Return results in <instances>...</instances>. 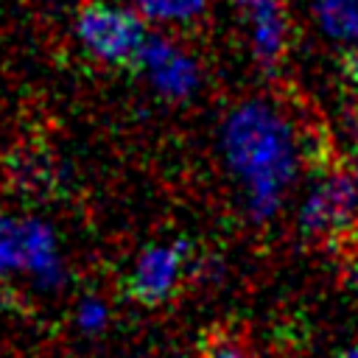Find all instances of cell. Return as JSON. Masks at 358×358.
Here are the masks:
<instances>
[{
    "mask_svg": "<svg viewBox=\"0 0 358 358\" xmlns=\"http://www.w3.org/2000/svg\"><path fill=\"white\" fill-rule=\"evenodd\" d=\"M76 34L95 59L106 64H129L148 31L145 20L131 6L90 0L76 14Z\"/></svg>",
    "mask_w": 358,
    "mask_h": 358,
    "instance_id": "obj_2",
    "label": "cell"
},
{
    "mask_svg": "<svg viewBox=\"0 0 358 358\" xmlns=\"http://www.w3.org/2000/svg\"><path fill=\"white\" fill-rule=\"evenodd\" d=\"M344 358H358V344H355V347H350V350L344 352Z\"/></svg>",
    "mask_w": 358,
    "mask_h": 358,
    "instance_id": "obj_14",
    "label": "cell"
},
{
    "mask_svg": "<svg viewBox=\"0 0 358 358\" xmlns=\"http://www.w3.org/2000/svg\"><path fill=\"white\" fill-rule=\"evenodd\" d=\"M338 140L344 145V154L350 159V171L358 173V103H350L341 109L338 117Z\"/></svg>",
    "mask_w": 358,
    "mask_h": 358,
    "instance_id": "obj_10",
    "label": "cell"
},
{
    "mask_svg": "<svg viewBox=\"0 0 358 358\" xmlns=\"http://www.w3.org/2000/svg\"><path fill=\"white\" fill-rule=\"evenodd\" d=\"M193 255L187 243H154L145 246L129 274V294L140 305H159L171 299L179 282L193 271Z\"/></svg>",
    "mask_w": 358,
    "mask_h": 358,
    "instance_id": "obj_5",
    "label": "cell"
},
{
    "mask_svg": "<svg viewBox=\"0 0 358 358\" xmlns=\"http://www.w3.org/2000/svg\"><path fill=\"white\" fill-rule=\"evenodd\" d=\"M168 358H182V355H168Z\"/></svg>",
    "mask_w": 358,
    "mask_h": 358,
    "instance_id": "obj_15",
    "label": "cell"
},
{
    "mask_svg": "<svg viewBox=\"0 0 358 358\" xmlns=\"http://www.w3.org/2000/svg\"><path fill=\"white\" fill-rule=\"evenodd\" d=\"M131 8L154 25H168V28H187L196 25L207 8L210 0H131Z\"/></svg>",
    "mask_w": 358,
    "mask_h": 358,
    "instance_id": "obj_8",
    "label": "cell"
},
{
    "mask_svg": "<svg viewBox=\"0 0 358 358\" xmlns=\"http://www.w3.org/2000/svg\"><path fill=\"white\" fill-rule=\"evenodd\" d=\"M199 358H252V352H249L241 333L227 330V327H215L201 338Z\"/></svg>",
    "mask_w": 358,
    "mask_h": 358,
    "instance_id": "obj_9",
    "label": "cell"
},
{
    "mask_svg": "<svg viewBox=\"0 0 358 358\" xmlns=\"http://www.w3.org/2000/svg\"><path fill=\"white\" fill-rule=\"evenodd\" d=\"M235 20L246 31L255 62L271 73L282 64L291 45V20L285 0H229Z\"/></svg>",
    "mask_w": 358,
    "mask_h": 358,
    "instance_id": "obj_6",
    "label": "cell"
},
{
    "mask_svg": "<svg viewBox=\"0 0 358 358\" xmlns=\"http://www.w3.org/2000/svg\"><path fill=\"white\" fill-rule=\"evenodd\" d=\"M344 76L358 87V45L347 48V53H344Z\"/></svg>",
    "mask_w": 358,
    "mask_h": 358,
    "instance_id": "obj_12",
    "label": "cell"
},
{
    "mask_svg": "<svg viewBox=\"0 0 358 358\" xmlns=\"http://www.w3.org/2000/svg\"><path fill=\"white\" fill-rule=\"evenodd\" d=\"M310 14L330 42L358 45V0H310Z\"/></svg>",
    "mask_w": 358,
    "mask_h": 358,
    "instance_id": "obj_7",
    "label": "cell"
},
{
    "mask_svg": "<svg viewBox=\"0 0 358 358\" xmlns=\"http://www.w3.org/2000/svg\"><path fill=\"white\" fill-rule=\"evenodd\" d=\"M78 322H81L84 330H101V327L109 322V310H106L103 302L87 299V302L81 305V310H78Z\"/></svg>",
    "mask_w": 358,
    "mask_h": 358,
    "instance_id": "obj_11",
    "label": "cell"
},
{
    "mask_svg": "<svg viewBox=\"0 0 358 358\" xmlns=\"http://www.w3.org/2000/svg\"><path fill=\"white\" fill-rule=\"evenodd\" d=\"M221 154L255 221H268L291 190L302 143L288 115L263 98L241 101L221 123Z\"/></svg>",
    "mask_w": 358,
    "mask_h": 358,
    "instance_id": "obj_1",
    "label": "cell"
},
{
    "mask_svg": "<svg viewBox=\"0 0 358 358\" xmlns=\"http://www.w3.org/2000/svg\"><path fill=\"white\" fill-rule=\"evenodd\" d=\"M134 64L145 76L148 87L165 101H185L201 87L199 62L165 34H145Z\"/></svg>",
    "mask_w": 358,
    "mask_h": 358,
    "instance_id": "obj_4",
    "label": "cell"
},
{
    "mask_svg": "<svg viewBox=\"0 0 358 358\" xmlns=\"http://www.w3.org/2000/svg\"><path fill=\"white\" fill-rule=\"evenodd\" d=\"M350 277H352V285H355V291H358V255H355L352 263H350Z\"/></svg>",
    "mask_w": 358,
    "mask_h": 358,
    "instance_id": "obj_13",
    "label": "cell"
},
{
    "mask_svg": "<svg viewBox=\"0 0 358 358\" xmlns=\"http://www.w3.org/2000/svg\"><path fill=\"white\" fill-rule=\"evenodd\" d=\"M358 218V173L350 168L324 173L299 207V232L310 241L336 243Z\"/></svg>",
    "mask_w": 358,
    "mask_h": 358,
    "instance_id": "obj_3",
    "label": "cell"
}]
</instances>
